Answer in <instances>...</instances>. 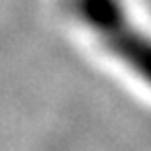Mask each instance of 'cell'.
I'll return each mask as SVG.
<instances>
[{
  "label": "cell",
  "instance_id": "cell-1",
  "mask_svg": "<svg viewBox=\"0 0 151 151\" xmlns=\"http://www.w3.org/2000/svg\"><path fill=\"white\" fill-rule=\"evenodd\" d=\"M72 8L121 63L151 86V35L131 21L121 0H72Z\"/></svg>",
  "mask_w": 151,
  "mask_h": 151
}]
</instances>
